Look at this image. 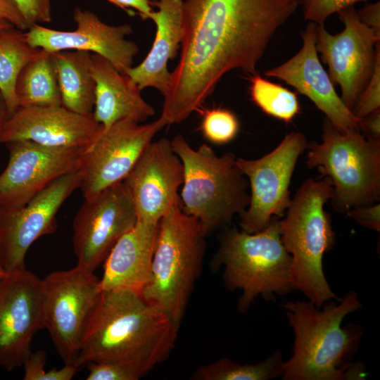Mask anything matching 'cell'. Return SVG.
Wrapping results in <instances>:
<instances>
[{"instance_id":"6da1fadb","label":"cell","mask_w":380,"mask_h":380,"mask_svg":"<svg viewBox=\"0 0 380 380\" xmlns=\"http://www.w3.org/2000/svg\"><path fill=\"white\" fill-rule=\"evenodd\" d=\"M296 0L183 1L180 59L163 94L167 125L202 108L221 78L253 75L271 39L294 13Z\"/></svg>"},{"instance_id":"7a4b0ae2","label":"cell","mask_w":380,"mask_h":380,"mask_svg":"<svg viewBox=\"0 0 380 380\" xmlns=\"http://www.w3.org/2000/svg\"><path fill=\"white\" fill-rule=\"evenodd\" d=\"M179 328L141 293L129 289L102 291L74 365L114 362L140 378L166 360Z\"/></svg>"},{"instance_id":"3957f363","label":"cell","mask_w":380,"mask_h":380,"mask_svg":"<svg viewBox=\"0 0 380 380\" xmlns=\"http://www.w3.org/2000/svg\"><path fill=\"white\" fill-rule=\"evenodd\" d=\"M361 306L355 291L322 310L310 301L286 303L283 307L295 338L293 354L284 362L282 379H364L365 366L352 362L363 329L354 324L341 326L343 319Z\"/></svg>"},{"instance_id":"277c9868","label":"cell","mask_w":380,"mask_h":380,"mask_svg":"<svg viewBox=\"0 0 380 380\" xmlns=\"http://www.w3.org/2000/svg\"><path fill=\"white\" fill-rule=\"evenodd\" d=\"M333 195L328 177L310 178L291 200L284 218L279 220L281 242L291 257L293 289L317 308L331 299H341L328 284L322 263L324 254L332 248L335 240L331 219L324 210Z\"/></svg>"},{"instance_id":"5b68a950","label":"cell","mask_w":380,"mask_h":380,"mask_svg":"<svg viewBox=\"0 0 380 380\" xmlns=\"http://www.w3.org/2000/svg\"><path fill=\"white\" fill-rule=\"evenodd\" d=\"M170 141L184 167L182 210L198 220L206 236L246 210L249 184L233 153L218 156L205 144L194 149L182 134Z\"/></svg>"},{"instance_id":"8992f818","label":"cell","mask_w":380,"mask_h":380,"mask_svg":"<svg viewBox=\"0 0 380 380\" xmlns=\"http://www.w3.org/2000/svg\"><path fill=\"white\" fill-rule=\"evenodd\" d=\"M222 267L224 286L242 291L237 305L240 312L248 310L258 296L272 300L275 294L286 295L294 289L291 257L281 242L276 217L257 233L226 228L212 261L214 270Z\"/></svg>"},{"instance_id":"52a82bcc","label":"cell","mask_w":380,"mask_h":380,"mask_svg":"<svg viewBox=\"0 0 380 380\" xmlns=\"http://www.w3.org/2000/svg\"><path fill=\"white\" fill-rule=\"evenodd\" d=\"M205 237L198 220L181 205L159 221L151 277L141 294L178 328L201 272Z\"/></svg>"},{"instance_id":"ba28073f","label":"cell","mask_w":380,"mask_h":380,"mask_svg":"<svg viewBox=\"0 0 380 380\" xmlns=\"http://www.w3.org/2000/svg\"><path fill=\"white\" fill-rule=\"evenodd\" d=\"M322 141L307 146V165L328 177L334 188L331 204L339 212L376 203L380 198V140L360 130L341 132L329 120Z\"/></svg>"},{"instance_id":"9c48e42d","label":"cell","mask_w":380,"mask_h":380,"mask_svg":"<svg viewBox=\"0 0 380 380\" xmlns=\"http://www.w3.org/2000/svg\"><path fill=\"white\" fill-rule=\"evenodd\" d=\"M43 326L65 365L76 361L102 291L94 272L76 265L42 279Z\"/></svg>"},{"instance_id":"30bf717a","label":"cell","mask_w":380,"mask_h":380,"mask_svg":"<svg viewBox=\"0 0 380 380\" xmlns=\"http://www.w3.org/2000/svg\"><path fill=\"white\" fill-rule=\"evenodd\" d=\"M167 125L160 116L144 125L125 120L106 128L101 125L79 156L77 171L84 198L122 182L153 137Z\"/></svg>"},{"instance_id":"8fae6325","label":"cell","mask_w":380,"mask_h":380,"mask_svg":"<svg viewBox=\"0 0 380 380\" xmlns=\"http://www.w3.org/2000/svg\"><path fill=\"white\" fill-rule=\"evenodd\" d=\"M338 13L344 29L331 34L324 24L317 25L315 46L333 84L340 87L342 101L353 111L380 53V34L360 22L353 6Z\"/></svg>"},{"instance_id":"7c38bea8","label":"cell","mask_w":380,"mask_h":380,"mask_svg":"<svg viewBox=\"0 0 380 380\" xmlns=\"http://www.w3.org/2000/svg\"><path fill=\"white\" fill-rule=\"evenodd\" d=\"M306 147L303 134L291 132L272 151L258 159H236L251 189L248 206L239 215L242 230L257 233L267 227L272 217L284 216L291 202V178L297 160Z\"/></svg>"},{"instance_id":"4fadbf2b","label":"cell","mask_w":380,"mask_h":380,"mask_svg":"<svg viewBox=\"0 0 380 380\" xmlns=\"http://www.w3.org/2000/svg\"><path fill=\"white\" fill-rule=\"evenodd\" d=\"M80 185L79 172H70L23 205L0 207V265L6 273L26 268L28 249L39 237L56 231L57 212Z\"/></svg>"},{"instance_id":"5bb4252c","label":"cell","mask_w":380,"mask_h":380,"mask_svg":"<svg viewBox=\"0 0 380 380\" xmlns=\"http://www.w3.org/2000/svg\"><path fill=\"white\" fill-rule=\"evenodd\" d=\"M137 222L132 198L122 182L84 199L72 223L77 265L94 272Z\"/></svg>"},{"instance_id":"9a60e30c","label":"cell","mask_w":380,"mask_h":380,"mask_svg":"<svg viewBox=\"0 0 380 380\" xmlns=\"http://www.w3.org/2000/svg\"><path fill=\"white\" fill-rule=\"evenodd\" d=\"M43 326L42 282L26 268L0 279V367H22Z\"/></svg>"},{"instance_id":"2e32d148","label":"cell","mask_w":380,"mask_h":380,"mask_svg":"<svg viewBox=\"0 0 380 380\" xmlns=\"http://www.w3.org/2000/svg\"><path fill=\"white\" fill-rule=\"evenodd\" d=\"M76 28L58 30L35 24L25 31L30 45L49 52L73 50L99 55L121 73L132 67L139 51L135 42L126 39L132 33L130 25H110L96 14L77 7L73 12Z\"/></svg>"},{"instance_id":"e0dca14e","label":"cell","mask_w":380,"mask_h":380,"mask_svg":"<svg viewBox=\"0 0 380 380\" xmlns=\"http://www.w3.org/2000/svg\"><path fill=\"white\" fill-rule=\"evenodd\" d=\"M6 144L9 157L0 174V207L23 205L56 179L77 171L82 148L49 147L30 141Z\"/></svg>"},{"instance_id":"ac0fdd59","label":"cell","mask_w":380,"mask_h":380,"mask_svg":"<svg viewBox=\"0 0 380 380\" xmlns=\"http://www.w3.org/2000/svg\"><path fill=\"white\" fill-rule=\"evenodd\" d=\"M183 182V164L166 138L151 141L122 181L132 198L137 221L146 222H158L181 205L178 190Z\"/></svg>"},{"instance_id":"d6986e66","label":"cell","mask_w":380,"mask_h":380,"mask_svg":"<svg viewBox=\"0 0 380 380\" xmlns=\"http://www.w3.org/2000/svg\"><path fill=\"white\" fill-rule=\"evenodd\" d=\"M317 24L310 22L301 33L299 51L285 63L264 74L284 81L307 96L341 132L360 130L359 120L338 95L316 50Z\"/></svg>"},{"instance_id":"ffe728a7","label":"cell","mask_w":380,"mask_h":380,"mask_svg":"<svg viewBox=\"0 0 380 380\" xmlns=\"http://www.w3.org/2000/svg\"><path fill=\"white\" fill-rule=\"evenodd\" d=\"M101 127L93 115L75 113L63 105L20 106L7 120L1 142L30 141L49 147L83 148Z\"/></svg>"},{"instance_id":"44dd1931","label":"cell","mask_w":380,"mask_h":380,"mask_svg":"<svg viewBox=\"0 0 380 380\" xmlns=\"http://www.w3.org/2000/svg\"><path fill=\"white\" fill-rule=\"evenodd\" d=\"M159 222L137 221L115 244L103 261L101 291L129 289L142 293L148 284Z\"/></svg>"},{"instance_id":"7402d4cb","label":"cell","mask_w":380,"mask_h":380,"mask_svg":"<svg viewBox=\"0 0 380 380\" xmlns=\"http://www.w3.org/2000/svg\"><path fill=\"white\" fill-rule=\"evenodd\" d=\"M91 67L96 84L93 117L103 127L125 120L141 123L155 114L138 86L109 61L91 53Z\"/></svg>"},{"instance_id":"603a6c76","label":"cell","mask_w":380,"mask_h":380,"mask_svg":"<svg viewBox=\"0 0 380 380\" xmlns=\"http://www.w3.org/2000/svg\"><path fill=\"white\" fill-rule=\"evenodd\" d=\"M155 5L158 10L149 15L156 27L153 45L143 61L128 69L125 75L141 90L152 87L163 94L170 79L167 63L175 58L181 46L183 0H158Z\"/></svg>"},{"instance_id":"cb8c5ba5","label":"cell","mask_w":380,"mask_h":380,"mask_svg":"<svg viewBox=\"0 0 380 380\" xmlns=\"http://www.w3.org/2000/svg\"><path fill=\"white\" fill-rule=\"evenodd\" d=\"M51 55L62 105L75 113L92 116L96 84L91 72V53L67 50Z\"/></svg>"},{"instance_id":"d4e9b609","label":"cell","mask_w":380,"mask_h":380,"mask_svg":"<svg viewBox=\"0 0 380 380\" xmlns=\"http://www.w3.org/2000/svg\"><path fill=\"white\" fill-rule=\"evenodd\" d=\"M15 96L18 107L62 105L51 52L39 49L25 65L16 81Z\"/></svg>"},{"instance_id":"484cf974","label":"cell","mask_w":380,"mask_h":380,"mask_svg":"<svg viewBox=\"0 0 380 380\" xmlns=\"http://www.w3.org/2000/svg\"><path fill=\"white\" fill-rule=\"evenodd\" d=\"M39 50L29 44L25 30L14 26L0 30V92L10 115L18 107L15 96L18 77Z\"/></svg>"},{"instance_id":"4316f807","label":"cell","mask_w":380,"mask_h":380,"mask_svg":"<svg viewBox=\"0 0 380 380\" xmlns=\"http://www.w3.org/2000/svg\"><path fill=\"white\" fill-rule=\"evenodd\" d=\"M284 362L277 350L266 360L254 365H240L221 358L200 367L191 376L194 380H269L281 376Z\"/></svg>"},{"instance_id":"83f0119b","label":"cell","mask_w":380,"mask_h":380,"mask_svg":"<svg viewBox=\"0 0 380 380\" xmlns=\"http://www.w3.org/2000/svg\"><path fill=\"white\" fill-rule=\"evenodd\" d=\"M249 80L251 99L265 114L289 123L300 113L295 92L257 73L250 75Z\"/></svg>"},{"instance_id":"f1b7e54d","label":"cell","mask_w":380,"mask_h":380,"mask_svg":"<svg viewBox=\"0 0 380 380\" xmlns=\"http://www.w3.org/2000/svg\"><path fill=\"white\" fill-rule=\"evenodd\" d=\"M202 115L200 129L203 136L215 144L232 141L239 131V122L235 114L222 108L198 110Z\"/></svg>"},{"instance_id":"f546056e","label":"cell","mask_w":380,"mask_h":380,"mask_svg":"<svg viewBox=\"0 0 380 380\" xmlns=\"http://www.w3.org/2000/svg\"><path fill=\"white\" fill-rule=\"evenodd\" d=\"M46 353L42 350L31 352L25 360L23 379L25 380H70L78 369L73 365H65L60 369L46 371Z\"/></svg>"},{"instance_id":"4dcf8cb0","label":"cell","mask_w":380,"mask_h":380,"mask_svg":"<svg viewBox=\"0 0 380 380\" xmlns=\"http://www.w3.org/2000/svg\"><path fill=\"white\" fill-rule=\"evenodd\" d=\"M367 1L369 0H303L301 4L305 20L321 25L331 15L357 2Z\"/></svg>"},{"instance_id":"1f68e13d","label":"cell","mask_w":380,"mask_h":380,"mask_svg":"<svg viewBox=\"0 0 380 380\" xmlns=\"http://www.w3.org/2000/svg\"><path fill=\"white\" fill-rule=\"evenodd\" d=\"M380 107V53L378 54L372 76L359 97L353 113L359 119Z\"/></svg>"},{"instance_id":"d6a6232c","label":"cell","mask_w":380,"mask_h":380,"mask_svg":"<svg viewBox=\"0 0 380 380\" xmlns=\"http://www.w3.org/2000/svg\"><path fill=\"white\" fill-rule=\"evenodd\" d=\"M87 380H138L139 376L132 369L114 362H90Z\"/></svg>"},{"instance_id":"836d02e7","label":"cell","mask_w":380,"mask_h":380,"mask_svg":"<svg viewBox=\"0 0 380 380\" xmlns=\"http://www.w3.org/2000/svg\"><path fill=\"white\" fill-rule=\"evenodd\" d=\"M25 20L28 29L51 21V0H10Z\"/></svg>"},{"instance_id":"e575fe53","label":"cell","mask_w":380,"mask_h":380,"mask_svg":"<svg viewBox=\"0 0 380 380\" xmlns=\"http://www.w3.org/2000/svg\"><path fill=\"white\" fill-rule=\"evenodd\" d=\"M347 215L363 227L378 232L380 230L379 203L352 208L347 212Z\"/></svg>"},{"instance_id":"d590c367","label":"cell","mask_w":380,"mask_h":380,"mask_svg":"<svg viewBox=\"0 0 380 380\" xmlns=\"http://www.w3.org/2000/svg\"><path fill=\"white\" fill-rule=\"evenodd\" d=\"M0 22H6L26 31L28 27L23 17L10 0H0Z\"/></svg>"},{"instance_id":"8d00e7d4","label":"cell","mask_w":380,"mask_h":380,"mask_svg":"<svg viewBox=\"0 0 380 380\" xmlns=\"http://www.w3.org/2000/svg\"><path fill=\"white\" fill-rule=\"evenodd\" d=\"M362 134L370 140H380V110L377 109L359 120Z\"/></svg>"},{"instance_id":"74e56055","label":"cell","mask_w":380,"mask_h":380,"mask_svg":"<svg viewBox=\"0 0 380 380\" xmlns=\"http://www.w3.org/2000/svg\"><path fill=\"white\" fill-rule=\"evenodd\" d=\"M357 15L364 25L376 34H380V2L367 4L356 11Z\"/></svg>"},{"instance_id":"f35d334b","label":"cell","mask_w":380,"mask_h":380,"mask_svg":"<svg viewBox=\"0 0 380 380\" xmlns=\"http://www.w3.org/2000/svg\"><path fill=\"white\" fill-rule=\"evenodd\" d=\"M127 12H136L142 20L149 19L153 11L151 0H106Z\"/></svg>"},{"instance_id":"ab89813d","label":"cell","mask_w":380,"mask_h":380,"mask_svg":"<svg viewBox=\"0 0 380 380\" xmlns=\"http://www.w3.org/2000/svg\"><path fill=\"white\" fill-rule=\"evenodd\" d=\"M10 113L8 110L5 100L0 92V144L1 142L2 134L7 120L10 116Z\"/></svg>"},{"instance_id":"60d3db41","label":"cell","mask_w":380,"mask_h":380,"mask_svg":"<svg viewBox=\"0 0 380 380\" xmlns=\"http://www.w3.org/2000/svg\"><path fill=\"white\" fill-rule=\"evenodd\" d=\"M11 26H13L12 25H11L10 23H6V22H0V30H2V29H4V28H7V27H9Z\"/></svg>"},{"instance_id":"b9f144b4","label":"cell","mask_w":380,"mask_h":380,"mask_svg":"<svg viewBox=\"0 0 380 380\" xmlns=\"http://www.w3.org/2000/svg\"><path fill=\"white\" fill-rule=\"evenodd\" d=\"M6 274V272L4 270L2 267L0 265V279L4 277Z\"/></svg>"},{"instance_id":"7bdbcfd3","label":"cell","mask_w":380,"mask_h":380,"mask_svg":"<svg viewBox=\"0 0 380 380\" xmlns=\"http://www.w3.org/2000/svg\"><path fill=\"white\" fill-rule=\"evenodd\" d=\"M296 1L300 5V4H301V2H302L303 0H296Z\"/></svg>"}]
</instances>
